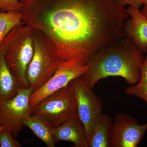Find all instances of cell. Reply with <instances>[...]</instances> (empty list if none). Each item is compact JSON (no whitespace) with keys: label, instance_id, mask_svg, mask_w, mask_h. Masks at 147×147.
<instances>
[{"label":"cell","instance_id":"6da1fadb","mask_svg":"<svg viewBox=\"0 0 147 147\" xmlns=\"http://www.w3.org/2000/svg\"><path fill=\"white\" fill-rule=\"evenodd\" d=\"M22 21L47 36L61 65H86L125 35L127 9L117 0H19Z\"/></svg>","mask_w":147,"mask_h":147},{"label":"cell","instance_id":"7a4b0ae2","mask_svg":"<svg viewBox=\"0 0 147 147\" xmlns=\"http://www.w3.org/2000/svg\"><path fill=\"white\" fill-rule=\"evenodd\" d=\"M144 53L125 35L113 44L98 51L88 61V70L82 76L93 88L100 79L119 76L129 85L139 83Z\"/></svg>","mask_w":147,"mask_h":147},{"label":"cell","instance_id":"3957f363","mask_svg":"<svg viewBox=\"0 0 147 147\" xmlns=\"http://www.w3.org/2000/svg\"><path fill=\"white\" fill-rule=\"evenodd\" d=\"M34 32L33 29L24 24L14 28L9 34L5 60L20 88L30 87L27 71L34 52Z\"/></svg>","mask_w":147,"mask_h":147},{"label":"cell","instance_id":"277c9868","mask_svg":"<svg viewBox=\"0 0 147 147\" xmlns=\"http://www.w3.org/2000/svg\"><path fill=\"white\" fill-rule=\"evenodd\" d=\"M34 30V52L27 71L29 87L39 88L57 72L61 65L55 46L44 33Z\"/></svg>","mask_w":147,"mask_h":147},{"label":"cell","instance_id":"5b68a950","mask_svg":"<svg viewBox=\"0 0 147 147\" xmlns=\"http://www.w3.org/2000/svg\"><path fill=\"white\" fill-rule=\"evenodd\" d=\"M31 113L44 118L55 129L78 116L76 97L67 86L44 98L32 109Z\"/></svg>","mask_w":147,"mask_h":147},{"label":"cell","instance_id":"8992f818","mask_svg":"<svg viewBox=\"0 0 147 147\" xmlns=\"http://www.w3.org/2000/svg\"><path fill=\"white\" fill-rule=\"evenodd\" d=\"M68 86L76 97L78 117L86 129L89 142L96 124L102 114V102L82 76L74 79Z\"/></svg>","mask_w":147,"mask_h":147},{"label":"cell","instance_id":"52a82bcc","mask_svg":"<svg viewBox=\"0 0 147 147\" xmlns=\"http://www.w3.org/2000/svg\"><path fill=\"white\" fill-rule=\"evenodd\" d=\"M34 90L20 88L16 95L0 101V125L9 129L17 137L24 127V119L32 115L30 98Z\"/></svg>","mask_w":147,"mask_h":147},{"label":"cell","instance_id":"ba28073f","mask_svg":"<svg viewBox=\"0 0 147 147\" xmlns=\"http://www.w3.org/2000/svg\"><path fill=\"white\" fill-rule=\"evenodd\" d=\"M147 130V122L140 124L137 119L119 113L113 122L111 147H137Z\"/></svg>","mask_w":147,"mask_h":147},{"label":"cell","instance_id":"9c48e42d","mask_svg":"<svg viewBox=\"0 0 147 147\" xmlns=\"http://www.w3.org/2000/svg\"><path fill=\"white\" fill-rule=\"evenodd\" d=\"M88 70V66L79 65H62L57 72L39 88L34 91L30 98L33 109L45 98L68 86L74 79L83 76Z\"/></svg>","mask_w":147,"mask_h":147},{"label":"cell","instance_id":"30bf717a","mask_svg":"<svg viewBox=\"0 0 147 147\" xmlns=\"http://www.w3.org/2000/svg\"><path fill=\"white\" fill-rule=\"evenodd\" d=\"M127 10L129 16L125 23V34L147 54V18L140 9L129 6Z\"/></svg>","mask_w":147,"mask_h":147},{"label":"cell","instance_id":"8fae6325","mask_svg":"<svg viewBox=\"0 0 147 147\" xmlns=\"http://www.w3.org/2000/svg\"><path fill=\"white\" fill-rule=\"evenodd\" d=\"M55 144L61 141L70 142L75 147H88L86 129L78 116L68 120L55 129Z\"/></svg>","mask_w":147,"mask_h":147},{"label":"cell","instance_id":"7c38bea8","mask_svg":"<svg viewBox=\"0 0 147 147\" xmlns=\"http://www.w3.org/2000/svg\"><path fill=\"white\" fill-rule=\"evenodd\" d=\"M9 34L0 45V101L13 97L20 88L5 60V54L9 40Z\"/></svg>","mask_w":147,"mask_h":147},{"label":"cell","instance_id":"4fadbf2b","mask_svg":"<svg viewBox=\"0 0 147 147\" xmlns=\"http://www.w3.org/2000/svg\"><path fill=\"white\" fill-rule=\"evenodd\" d=\"M23 123L24 126L31 129L47 147H55L54 139L55 129L44 118L38 115L32 114L24 119Z\"/></svg>","mask_w":147,"mask_h":147},{"label":"cell","instance_id":"5bb4252c","mask_svg":"<svg viewBox=\"0 0 147 147\" xmlns=\"http://www.w3.org/2000/svg\"><path fill=\"white\" fill-rule=\"evenodd\" d=\"M113 121L107 114H102L96 124L88 147H111Z\"/></svg>","mask_w":147,"mask_h":147},{"label":"cell","instance_id":"9a60e30c","mask_svg":"<svg viewBox=\"0 0 147 147\" xmlns=\"http://www.w3.org/2000/svg\"><path fill=\"white\" fill-rule=\"evenodd\" d=\"M24 24L20 11L0 9V45L14 28Z\"/></svg>","mask_w":147,"mask_h":147},{"label":"cell","instance_id":"2e32d148","mask_svg":"<svg viewBox=\"0 0 147 147\" xmlns=\"http://www.w3.org/2000/svg\"><path fill=\"white\" fill-rule=\"evenodd\" d=\"M125 93L127 94L141 98L147 103V57H145L143 63L139 83L127 88Z\"/></svg>","mask_w":147,"mask_h":147},{"label":"cell","instance_id":"e0dca14e","mask_svg":"<svg viewBox=\"0 0 147 147\" xmlns=\"http://www.w3.org/2000/svg\"><path fill=\"white\" fill-rule=\"evenodd\" d=\"M15 138L12 131L8 129H5L0 132V147H21V144Z\"/></svg>","mask_w":147,"mask_h":147},{"label":"cell","instance_id":"ac0fdd59","mask_svg":"<svg viewBox=\"0 0 147 147\" xmlns=\"http://www.w3.org/2000/svg\"><path fill=\"white\" fill-rule=\"evenodd\" d=\"M19 0H0V9L4 11H21Z\"/></svg>","mask_w":147,"mask_h":147},{"label":"cell","instance_id":"d6986e66","mask_svg":"<svg viewBox=\"0 0 147 147\" xmlns=\"http://www.w3.org/2000/svg\"><path fill=\"white\" fill-rule=\"evenodd\" d=\"M117 1L119 4L123 6L129 5L138 9H140L142 5V0H117Z\"/></svg>","mask_w":147,"mask_h":147},{"label":"cell","instance_id":"ffe728a7","mask_svg":"<svg viewBox=\"0 0 147 147\" xmlns=\"http://www.w3.org/2000/svg\"><path fill=\"white\" fill-rule=\"evenodd\" d=\"M142 13L147 18V6H144L142 10Z\"/></svg>","mask_w":147,"mask_h":147},{"label":"cell","instance_id":"44dd1931","mask_svg":"<svg viewBox=\"0 0 147 147\" xmlns=\"http://www.w3.org/2000/svg\"><path fill=\"white\" fill-rule=\"evenodd\" d=\"M142 3L144 6H147V0H142Z\"/></svg>","mask_w":147,"mask_h":147},{"label":"cell","instance_id":"7402d4cb","mask_svg":"<svg viewBox=\"0 0 147 147\" xmlns=\"http://www.w3.org/2000/svg\"><path fill=\"white\" fill-rule=\"evenodd\" d=\"M5 128H6L5 127L3 126L2 125H0V132H1L2 131H3V129H5Z\"/></svg>","mask_w":147,"mask_h":147}]
</instances>
